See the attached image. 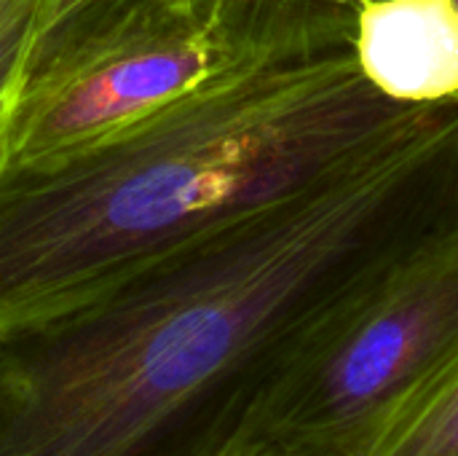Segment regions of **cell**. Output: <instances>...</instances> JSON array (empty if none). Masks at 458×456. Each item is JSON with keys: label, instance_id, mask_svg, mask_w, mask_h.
<instances>
[{"label": "cell", "instance_id": "cell-9", "mask_svg": "<svg viewBox=\"0 0 458 456\" xmlns=\"http://www.w3.org/2000/svg\"><path fill=\"white\" fill-rule=\"evenodd\" d=\"M81 0H40V13H38V24H46L51 19H56L59 13H64L67 8H72Z\"/></svg>", "mask_w": 458, "mask_h": 456}, {"label": "cell", "instance_id": "cell-6", "mask_svg": "<svg viewBox=\"0 0 458 456\" xmlns=\"http://www.w3.org/2000/svg\"><path fill=\"white\" fill-rule=\"evenodd\" d=\"M233 62H274L346 48L370 0H193Z\"/></svg>", "mask_w": 458, "mask_h": 456}, {"label": "cell", "instance_id": "cell-7", "mask_svg": "<svg viewBox=\"0 0 458 456\" xmlns=\"http://www.w3.org/2000/svg\"><path fill=\"white\" fill-rule=\"evenodd\" d=\"M373 456H458V355Z\"/></svg>", "mask_w": 458, "mask_h": 456}, {"label": "cell", "instance_id": "cell-8", "mask_svg": "<svg viewBox=\"0 0 458 456\" xmlns=\"http://www.w3.org/2000/svg\"><path fill=\"white\" fill-rule=\"evenodd\" d=\"M40 0H8L0 11V118L38 27Z\"/></svg>", "mask_w": 458, "mask_h": 456}, {"label": "cell", "instance_id": "cell-5", "mask_svg": "<svg viewBox=\"0 0 458 456\" xmlns=\"http://www.w3.org/2000/svg\"><path fill=\"white\" fill-rule=\"evenodd\" d=\"M352 48L368 81L389 99L458 105L454 0H370L360 11Z\"/></svg>", "mask_w": 458, "mask_h": 456}, {"label": "cell", "instance_id": "cell-4", "mask_svg": "<svg viewBox=\"0 0 458 456\" xmlns=\"http://www.w3.org/2000/svg\"><path fill=\"white\" fill-rule=\"evenodd\" d=\"M231 65L193 0H81L32 32L0 118V167L99 142Z\"/></svg>", "mask_w": 458, "mask_h": 456}, {"label": "cell", "instance_id": "cell-2", "mask_svg": "<svg viewBox=\"0 0 458 456\" xmlns=\"http://www.w3.org/2000/svg\"><path fill=\"white\" fill-rule=\"evenodd\" d=\"M437 108L381 94L346 46L231 65L99 142L0 167V331L327 177Z\"/></svg>", "mask_w": 458, "mask_h": 456}, {"label": "cell", "instance_id": "cell-1", "mask_svg": "<svg viewBox=\"0 0 458 456\" xmlns=\"http://www.w3.org/2000/svg\"><path fill=\"white\" fill-rule=\"evenodd\" d=\"M458 228V105L0 331V456H228L295 339Z\"/></svg>", "mask_w": 458, "mask_h": 456}, {"label": "cell", "instance_id": "cell-10", "mask_svg": "<svg viewBox=\"0 0 458 456\" xmlns=\"http://www.w3.org/2000/svg\"><path fill=\"white\" fill-rule=\"evenodd\" d=\"M454 5H456V8H458V0H454Z\"/></svg>", "mask_w": 458, "mask_h": 456}, {"label": "cell", "instance_id": "cell-3", "mask_svg": "<svg viewBox=\"0 0 458 456\" xmlns=\"http://www.w3.org/2000/svg\"><path fill=\"white\" fill-rule=\"evenodd\" d=\"M458 355V228L394 258L290 347L228 456H373Z\"/></svg>", "mask_w": 458, "mask_h": 456}]
</instances>
